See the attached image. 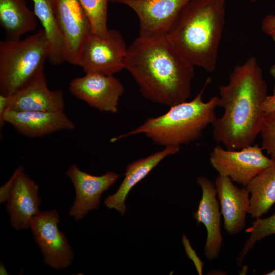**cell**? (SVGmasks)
Wrapping results in <instances>:
<instances>
[{
	"mask_svg": "<svg viewBox=\"0 0 275 275\" xmlns=\"http://www.w3.org/2000/svg\"><path fill=\"white\" fill-rule=\"evenodd\" d=\"M217 197L227 233L235 235L244 228L250 207V193L245 186L239 188L230 178L218 175L215 180Z\"/></svg>",
	"mask_w": 275,
	"mask_h": 275,
	"instance_id": "15",
	"label": "cell"
},
{
	"mask_svg": "<svg viewBox=\"0 0 275 275\" xmlns=\"http://www.w3.org/2000/svg\"><path fill=\"white\" fill-rule=\"evenodd\" d=\"M118 0H110L111 2H117Z\"/></svg>",
	"mask_w": 275,
	"mask_h": 275,
	"instance_id": "33",
	"label": "cell"
},
{
	"mask_svg": "<svg viewBox=\"0 0 275 275\" xmlns=\"http://www.w3.org/2000/svg\"><path fill=\"white\" fill-rule=\"evenodd\" d=\"M6 205L12 226L19 230L28 229L32 218L40 212L39 187L22 167L17 175Z\"/></svg>",
	"mask_w": 275,
	"mask_h": 275,
	"instance_id": "16",
	"label": "cell"
},
{
	"mask_svg": "<svg viewBox=\"0 0 275 275\" xmlns=\"http://www.w3.org/2000/svg\"><path fill=\"white\" fill-rule=\"evenodd\" d=\"M182 242L185 248V252L188 258L195 264L198 273L200 275L202 274L204 263L198 256L196 251L191 246L189 240L185 235H183L182 237Z\"/></svg>",
	"mask_w": 275,
	"mask_h": 275,
	"instance_id": "25",
	"label": "cell"
},
{
	"mask_svg": "<svg viewBox=\"0 0 275 275\" xmlns=\"http://www.w3.org/2000/svg\"><path fill=\"white\" fill-rule=\"evenodd\" d=\"M245 232L250 235L237 257L239 266L241 265L245 256L253 248L256 242L267 236L275 234V212L267 217L256 218Z\"/></svg>",
	"mask_w": 275,
	"mask_h": 275,
	"instance_id": "23",
	"label": "cell"
},
{
	"mask_svg": "<svg viewBox=\"0 0 275 275\" xmlns=\"http://www.w3.org/2000/svg\"><path fill=\"white\" fill-rule=\"evenodd\" d=\"M272 38L274 40V41L275 42V37H272ZM269 72H270V73L271 75L273 77L275 78V64L273 65L271 67V68H270V70H269Z\"/></svg>",
	"mask_w": 275,
	"mask_h": 275,
	"instance_id": "31",
	"label": "cell"
},
{
	"mask_svg": "<svg viewBox=\"0 0 275 275\" xmlns=\"http://www.w3.org/2000/svg\"><path fill=\"white\" fill-rule=\"evenodd\" d=\"M125 69L144 97L171 106L187 101L191 93L194 67L172 45L167 36L138 37L128 47Z\"/></svg>",
	"mask_w": 275,
	"mask_h": 275,
	"instance_id": "2",
	"label": "cell"
},
{
	"mask_svg": "<svg viewBox=\"0 0 275 275\" xmlns=\"http://www.w3.org/2000/svg\"><path fill=\"white\" fill-rule=\"evenodd\" d=\"M91 25L92 33L100 37H107L108 4L110 0H79Z\"/></svg>",
	"mask_w": 275,
	"mask_h": 275,
	"instance_id": "22",
	"label": "cell"
},
{
	"mask_svg": "<svg viewBox=\"0 0 275 275\" xmlns=\"http://www.w3.org/2000/svg\"><path fill=\"white\" fill-rule=\"evenodd\" d=\"M0 24L10 39H18L36 29L37 17L24 0H0Z\"/></svg>",
	"mask_w": 275,
	"mask_h": 275,
	"instance_id": "19",
	"label": "cell"
},
{
	"mask_svg": "<svg viewBox=\"0 0 275 275\" xmlns=\"http://www.w3.org/2000/svg\"><path fill=\"white\" fill-rule=\"evenodd\" d=\"M268 89L262 70L251 56L231 72L229 82L219 88L218 106L223 115L213 121V138L226 149L238 150L253 145L262 126V105Z\"/></svg>",
	"mask_w": 275,
	"mask_h": 275,
	"instance_id": "1",
	"label": "cell"
},
{
	"mask_svg": "<svg viewBox=\"0 0 275 275\" xmlns=\"http://www.w3.org/2000/svg\"><path fill=\"white\" fill-rule=\"evenodd\" d=\"M63 39L65 62L78 65L82 46L92 33L90 22L79 0H52Z\"/></svg>",
	"mask_w": 275,
	"mask_h": 275,
	"instance_id": "9",
	"label": "cell"
},
{
	"mask_svg": "<svg viewBox=\"0 0 275 275\" xmlns=\"http://www.w3.org/2000/svg\"><path fill=\"white\" fill-rule=\"evenodd\" d=\"M250 1H251V2H255L256 0H250Z\"/></svg>",
	"mask_w": 275,
	"mask_h": 275,
	"instance_id": "34",
	"label": "cell"
},
{
	"mask_svg": "<svg viewBox=\"0 0 275 275\" xmlns=\"http://www.w3.org/2000/svg\"><path fill=\"white\" fill-rule=\"evenodd\" d=\"M265 275H275V268L264 274Z\"/></svg>",
	"mask_w": 275,
	"mask_h": 275,
	"instance_id": "32",
	"label": "cell"
},
{
	"mask_svg": "<svg viewBox=\"0 0 275 275\" xmlns=\"http://www.w3.org/2000/svg\"><path fill=\"white\" fill-rule=\"evenodd\" d=\"M191 0H118L130 8L139 18V37L167 36L181 12Z\"/></svg>",
	"mask_w": 275,
	"mask_h": 275,
	"instance_id": "10",
	"label": "cell"
},
{
	"mask_svg": "<svg viewBox=\"0 0 275 275\" xmlns=\"http://www.w3.org/2000/svg\"><path fill=\"white\" fill-rule=\"evenodd\" d=\"M49 54L43 29L23 39L0 42V94L12 95L44 73Z\"/></svg>",
	"mask_w": 275,
	"mask_h": 275,
	"instance_id": "5",
	"label": "cell"
},
{
	"mask_svg": "<svg viewBox=\"0 0 275 275\" xmlns=\"http://www.w3.org/2000/svg\"><path fill=\"white\" fill-rule=\"evenodd\" d=\"M262 110L264 113L275 111V85L272 95H267L262 105Z\"/></svg>",
	"mask_w": 275,
	"mask_h": 275,
	"instance_id": "28",
	"label": "cell"
},
{
	"mask_svg": "<svg viewBox=\"0 0 275 275\" xmlns=\"http://www.w3.org/2000/svg\"><path fill=\"white\" fill-rule=\"evenodd\" d=\"M34 12L44 31L49 45L48 60L53 65L65 62L63 39L54 13L52 0H31Z\"/></svg>",
	"mask_w": 275,
	"mask_h": 275,
	"instance_id": "21",
	"label": "cell"
},
{
	"mask_svg": "<svg viewBox=\"0 0 275 275\" xmlns=\"http://www.w3.org/2000/svg\"><path fill=\"white\" fill-rule=\"evenodd\" d=\"M69 90L76 98L90 106L101 112L115 114L118 111L124 87L114 75L86 73L71 81Z\"/></svg>",
	"mask_w": 275,
	"mask_h": 275,
	"instance_id": "11",
	"label": "cell"
},
{
	"mask_svg": "<svg viewBox=\"0 0 275 275\" xmlns=\"http://www.w3.org/2000/svg\"><path fill=\"white\" fill-rule=\"evenodd\" d=\"M260 134L262 138L261 148L275 161V111L265 113Z\"/></svg>",
	"mask_w": 275,
	"mask_h": 275,
	"instance_id": "24",
	"label": "cell"
},
{
	"mask_svg": "<svg viewBox=\"0 0 275 275\" xmlns=\"http://www.w3.org/2000/svg\"><path fill=\"white\" fill-rule=\"evenodd\" d=\"M64 93L50 90L44 73L12 95L8 109L15 111H64Z\"/></svg>",
	"mask_w": 275,
	"mask_h": 275,
	"instance_id": "17",
	"label": "cell"
},
{
	"mask_svg": "<svg viewBox=\"0 0 275 275\" xmlns=\"http://www.w3.org/2000/svg\"><path fill=\"white\" fill-rule=\"evenodd\" d=\"M127 47L121 33L109 30L105 38L91 34L82 46L78 65L86 73L114 75L125 69Z\"/></svg>",
	"mask_w": 275,
	"mask_h": 275,
	"instance_id": "6",
	"label": "cell"
},
{
	"mask_svg": "<svg viewBox=\"0 0 275 275\" xmlns=\"http://www.w3.org/2000/svg\"><path fill=\"white\" fill-rule=\"evenodd\" d=\"M225 14L226 0H191L167 37L189 64L213 72L217 65Z\"/></svg>",
	"mask_w": 275,
	"mask_h": 275,
	"instance_id": "3",
	"label": "cell"
},
{
	"mask_svg": "<svg viewBox=\"0 0 275 275\" xmlns=\"http://www.w3.org/2000/svg\"><path fill=\"white\" fill-rule=\"evenodd\" d=\"M262 151L257 144L238 150L225 149L217 145L210 152L209 159L219 175L245 186L255 176L274 162Z\"/></svg>",
	"mask_w": 275,
	"mask_h": 275,
	"instance_id": "7",
	"label": "cell"
},
{
	"mask_svg": "<svg viewBox=\"0 0 275 275\" xmlns=\"http://www.w3.org/2000/svg\"><path fill=\"white\" fill-rule=\"evenodd\" d=\"M261 28L262 31L271 38L275 37V15L268 14L261 22Z\"/></svg>",
	"mask_w": 275,
	"mask_h": 275,
	"instance_id": "26",
	"label": "cell"
},
{
	"mask_svg": "<svg viewBox=\"0 0 275 275\" xmlns=\"http://www.w3.org/2000/svg\"><path fill=\"white\" fill-rule=\"evenodd\" d=\"M197 183L202 189V197L194 213L197 224L202 223L207 231L204 254L210 260L217 258L223 246L221 233V212L214 183L203 176H198Z\"/></svg>",
	"mask_w": 275,
	"mask_h": 275,
	"instance_id": "14",
	"label": "cell"
},
{
	"mask_svg": "<svg viewBox=\"0 0 275 275\" xmlns=\"http://www.w3.org/2000/svg\"><path fill=\"white\" fill-rule=\"evenodd\" d=\"M212 80L208 77L199 93L191 100L170 106L163 114L148 118L143 124L130 131L113 138L112 142L138 134H144L154 144L180 148L201 136L204 130L216 118L218 97L204 102L202 95Z\"/></svg>",
	"mask_w": 275,
	"mask_h": 275,
	"instance_id": "4",
	"label": "cell"
},
{
	"mask_svg": "<svg viewBox=\"0 0 275 275\" xmlns=\"http://www.w3.org/2000/svg\"><path fill=\"white\" fill-rule=\"evenodd\" d=\"M250 193L248 213L261 217L275 203V161L255 176L245 186Z\"/></svg>",
	"mask_w": 275,
	"mask_h": 275,
	"instance_id": "20",
	"label": "cell"
},
{
	"mask_svg": "<svg viewBox=\"0 0 275 275\" xmlns=\"http://www.w3.org/2000/svg\"><path fill=\"white\" fill-rule=\"evenodd\" d=\"M59 214L55 210L40 212L30 224L34 239L44 257V263L57 269L68 266L74 254L65 234L58 228Z\"/></svg>",
	"mask_w": 275,
	"mask_h": 275,
	"instance_id": "8",
	"label": "cell"
},
{
	"mask_svg": "<svg viewBox=\"0 0 275 275\" xmlns=\"http://www.w3.org/2000/svg\"><path fill=\"white\" fill-rule=\"evenodd\" d=\"M0 274H8L6 267L4 264L1 262L0 265Z\"/></svg>",
	"mask_w": 275,
	"mask_h": 275,
	"instance_id": "30",
	"label": "cell"
},
{
	"mask_svg": "<svg viewBox=\"0 0 275 275\" xmlns=\"http://www.w3.org/2000/svg\"><path fill=\"white\" fill-rule=\"evenodd\" d=\"M7 122L20 134L36 138L62 130H72L75 123L64 111H15L7 109L0 119L2 130Z\"/></svg>",
	"mask_w": 275,
	"mask_h": 275,
	"instance_id": "13",
	"label": "cell"
},
{
	"mask_svg": "<svg viewBox=\"0 0 275 275\" xmlns=\"http://www.w3.org/2000/svg\"><path fill=\"white\" fill-rule=\"evenodd\" d=\"M180 148L165 147L163 150L130 163L126 168L125 177L118 189L108 196L104 204L109 209H115L123 215L126 210L125 204L126 197L131 188L141 181L166 157L178 153Z\"/></svg>",
	"mask_w": 275,
	"mask_h": 275,
	"instance_id": "18",
	"label": "cell"
},
{
	"mask_svg": "<svg viewBox=\"0 0 275 275\" xmlns=\"http://www.w3.org/2000/svg\"><path fill=\"white\" fill-rule=\"evenodd\" d=\"M12 95L0 94V119L8 108Z\"/></svg>",
	"mask_w": 275,
	"mask_h": 275,
	"instance_id": "29",
	"label": "cell"
},
{
	"mask_svg": "<svg viewBox=\"0 0 275 275\" xmlns=\"http://www.w3.org/2000/svg\"><path fill=\"white\" fill-rule=\"evenodd\" d=\"M22 167H19L15 170L14 173L11 176L9 180L0 188V201L1 203H3L7 201L9 194L11 190L15 179L20 171Z\"/></svg>",
	"mask_w": 275,
	"mask_h": 275,
	"instance_id": "27",
	"label": "cell"
},
{
	"mask_svg": "<svg viewBox=\"0 0 275 275\" xmlns=\"http://www.w3.org/2000/svg\"><path fill=\"white\" fill-rule=\"evenodd\" d=\"M66 175L72 182L76 193L69 214L76 221L82 219L90 210L99 208L102 194L120 177L114 172L101 176L91 175L80 170L75 164L68 169Z\"/></svg>",
	"mask_w": 275,
	"mask_h": 275,
	"instance_id": "12",
	"label": "cell"
}]
</instances>
